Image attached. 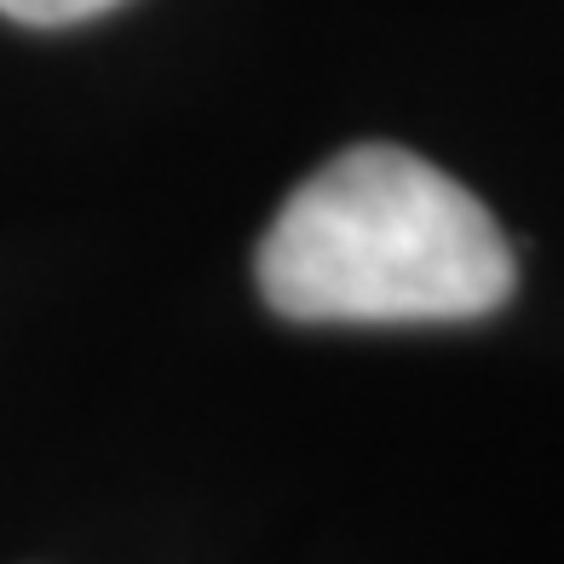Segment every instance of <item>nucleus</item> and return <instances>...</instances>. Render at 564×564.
Instances as JSON below:
<instances>
[{"label": "nucleus", "instance_id": "1", "mask_svg": "<svg viewBox=\"0 0 564 564\" xmlns=\"http://www.w3.org/2000/svg\"><path fill=\"white\" fill-rule=\"evenodd\" d=\"M253 276L289 323H473L507 305L519 265L460 178L351 144L276 208Z\"/></svg>", "mask_w": 564, "mask_h": 564}, {"label": "nucleus", "instance_id": "2", "mask_svg": "<svg viewBox=\"0 0 564 564\" xmlns=\"http://www.w3.org/2000/svg\"><path fill=\"white\" fill-rule=\"evenodd\" d=\"M121 0H0V18L30 23V30H69V23L105 18Z\"/></svg>", "mask_w": 564, "mask_h": 564}]
</instances>
